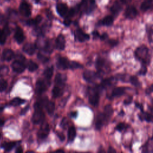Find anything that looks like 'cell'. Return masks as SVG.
Masks as SVG:
<instances>
[{"label":"cell","mask_w":153,"mask_h":153,"mask_svg":"<svg viewBox=\"0 0 153 153\" xmlns=\"http://www.w3.org/2000/svg\"><path fill=\"white\" fill-rule=\"evenodd\" d=\"M42 17L40 15H38L36 17H35L33 19H29L26 21V25L28 26H36L38 25L42 20Z\"/></svg>","instance_id":"25"},{"label":"cell","mask_w":153,"mask_h":153,"mask_svg":"<svg viewBox=\"0 0 153 153\" xmlns=\"http://www.w3.org/2000/svg\"><path fill=\"white\" fill-rule=\"evenodd\" d=\"M131 0H121V1L124 3V4H127L128 2H130Z\"/></svg>","instance_id":"53"},{"label":"cell","mask_w":153,"mask_h":153,"mask_svg":"<svg viewBox=\"0 0 153 153\" xmlns=\"http://www.w3.org/2000/svg\"><path fill=\"white\" fill-rule=\"evenodd\" d=\"M63 94V87L55 85L52 90V94L53 97H58L62 95Z\"/></svg>","instance_id":"29"},{"label":"cell","mask_w":153,"mask_h":153,"mask_svg":"<svg viewBox=\"0 0 153 153\" xmlns=\"http://www.w3.org/2000/svg\"><path fill=\"white\" fill-rule=\"evenodd\" d=\"M19 12L24 17H29L31 15V7L26 1H22L19 5Z\"/></svg>","instance_id":"5"},{"label":"cell","mask_w":153,"mask_h":153,"mask_svg":"<svg viewBox=\"0 0 153 153\" xmlns=\"http://www.w3.org/2000/svg\"><path fill=\"white\" fill-rule=\"evenodd\" d=\"M97 76H98V74L92 71L87 70L83 73V77L84 79L87 82H93L96 79Z\"/></svg>","instance_id":"12"},{"label":"cell","mask_w":153,"mask_h":153,"mask_svg":"<svg viewBox=\"0 0 153 153\" xmlns=\"http://www.w3.org/2000/svg\"><path fill=\"white\" fill-rule=\"evenodd\" d=\"M142 152H153V136L149 138L144 144L142 148Z\"/></svg>","instance_id":"20"},{"label":"cell","mask_w":153,"mask_h":153,"mask_svg":"<svg viewBox=\"0 0 153 153\" xmlns=\"http://www.w3.org/2000/svg\"><path fill=\"white\" fill-rule=\"evenodd\" d=\"M153 7V0H143L140 8L143 11H146Z\"/></svg>","instance_id":"26"},{"label":"cell","mask_w":153,"mask_h":153,"mask_svg":"<svg viewBox=\"0 0 153 153\" xmlns=\"http://www.w3.org/2000/svg\"><path fill=\"white\" fill-rule=\"evenodd\" d=\"M109 120V118L106 117L104 112L99 113L96 117V120L95 123V126L96 129L100 130L103 125Z\"/></svg>","instance_id":"7"},{"label":"cell","mask_w":153,"mask_h":153,"mask_svg":"<svg viewBox=\"0 0 153 153\" xmlns=\"http://www.w3.org/2000/svg\"><path fill=\"white\" fill-rule=\"evenodd\" d=\"M17 57L18 58L12 63L11 67L14 72L17 73H22L25 71L26 68V65L24 63L25 58L23 56H20V57Z\"/></svg>","instance_id":"4"},{"label":"cell","mask_w":153,"mask_h":153,"mask_svg":"<svg viewBox=\"0 0 153 153\" xmlns=\"http://www.w3.org/2000/svg\"><path fill=\"white\" fill-rule=\"evenodd\" d=\"M132 101V98L131 97H128L127 99H125L124 101V104L125 105H128L130 104Z\"/></svg>","instance_id":"45"},{"label":"cell","mask_w":153,"mask_h":153,"mask_svg":"<svg viewBox=\"0 0 153 153\" xmlns=\"http://www.w3.org/2000/svg\"><path fill=\"white\" fill-rule=\"evenodd\" d=\"M57 152H63V150H61V149H59V150H56Z\"/></svg>","instance_id":"56"},{"label":"cell","mask_w":153,"mask_h":153,"mask_svg":"<svg viewBox=\"0 0 153 153\" xmlns=\"http://www.w3.org/2000/svg\"><path fill=\"white\" fill-rule=\"evenodd\" d=\"M146 92L147 94H150L151 93L153 92V84L151 85L149 87L147 88V89L146 90Z\"/></svg>","instance_id":"44"},{"label":"cell","mask_w":153,"mask_h":153,"mask_svg":"<svg viewBox=\"0 0 153 153\" xmlns=\"http://www.w3.org/2000/svg\"><path fill=\"white\" fill-rule=\"evenodd\" d=\"M139 118L142 121H145L148 123H153V114L145 112L143 110L139 114Z\"/></svg>","instance_id":"16"},{"label":"cell","mask_w":153,"mask_h":153,"mask_svg":"<svg viewBox=\"0 0 153 153\" xmlns=\"http://www.w3.org/2000/svg\"><path fill=\"white\" fill-rule=\"evenodd\" d=\"M121 10H122V7L121 4L117 1L114 2V3L111 7V8H110L111 11L114 15H117L121 11Z\"/></svg>","instance_id":"27"},{"label":"cell","mask_w":153,"mask_h":153,"mask_svg":"<svg viewBox=\"0 0 153 153\" xmlns=\"http://www.w3.org/2000/svg\"><path fill=\"white\" fill-rule=\"evenodd\" d=\"M16 142H7L4 143L2 145V147L7 151H9L11 150L16 145Z\"/></svg>","instance_id":"34"},{"label":"cell","mask_w":153,"mask_h":153,"mask_svg":"<svg viewBox=\"0 0 153 153\" xmlns=\"http://www.w3.org/2000/svg\"><path fill=\"white\" fill-rule=\"evenodd\" d=\"M113 22H114V17L111 16H106L101 21H100V24L101 25L109 26L112 25Z\"/></svg>","instance_id":"28"},{"label":"cell","mask_w":153,"mask_h":153,"mask_svg":"<svg viewBox=\"0 0 153 153\" xmlns=\"http://www.w3.org/2000/svg\"><path fill=\"white\" fill-rule=\"evenodd\" d=\"M104 65H105L104 59L102 58H99L97 59L96 63V66L99 72H100L102 71V68H103Z\"/></svg>","instance_id":"35"},{"label":"cell","mask_w":153,"mask_h":153,"mask_svg":"<svg viewBox=\"0 0 153 153\" xmlns=\"http://www.w3.org/2000/svg\"><path fill=\"white\" fill-rule=\"evenodd\" d=\"M76 136V130L74 126H71L69 128L68 131V140L69 142H72Z\"/></svg>","instance_id":"30"},{"label":"cell","mask_w":153,"mask_h":153,"mask_svg":"<svg viewBox=\"0 0 153 153\" xmlns=\"http://www.w3.org/2000/svg\"><path fill=\"white\" fill-rule=\"evenodd\" d=\"M7 87V82L5 79H0V92L4 91Z\"/></svg>","instance_id":"40"},{"label":"cell","mask_w":153,"mask_h":153,"mask_svg":"<svg viewBox=\"0 0 153 153\" xmlns=\"http://www.w3.org/2000/svg\"><path fill=\"white\" fill-rule=\"evenodd\" d=\"M56 47L58 50H63L65 47V39L62 34L59 35L56 40Z\"/></svg>","instance_id":"18"},{"label":"cell","mask_w":153,"mask_h":153,"mask_svg":"<svg viewBox=\"0 0 153 153\" xmlns=\"http://www.w3.org/2000/svg\"><path fill=\"white\" fill-rule=\"evenodd\" d=\"M14 38H15L16 41L19 44L22 43L25 40V35H24L23 30L19 26H17L16 28L15 32H14Z\"/></svg>","instance_id":"15"},{"label":"cell","mask_w":153,"mask_h":153,"mask_svg":"<svg viewBox=\"0 0 153 153\" xmlns=\"http://www.w3.org/2000/svg\"><path fill=\"white\" fill-rule=\"evenodd\" d=\"M124 15L127 19H133L137 16V11L135 7L133 5H130L126 8Z\"/></svg>","instance_id":"10"},{"label":"cell","mask_w":153,"mask_h":153,"mask_svg":"<svg viewBox=\"0 0 153 153\" xmlns=\"http://www.w3.org/2000/svg\"><path fill=\"white\" fill-rule=\"evenodd\" d=\"M72 21L71 19L70 18H68V17H65V20L63 21V24L66 26H69L71 23Z\"/></svg>","instance_id":"43"},{"label":"cell","mask_w":153,"mask_h":153,"mask_svg":"<svg viewBox=\"0 0 153 153\" xmlns=\"http://www.w3.org/2000/svg\"><path fill=\"white\" fill-rule=\"evenodd\" d=\"M109 44H110L112 46H114V45H117V44H118V41H116V40H115V39H111V40H110V41H109Z\"/></svg>","instance_id":"46"},{"label":"cell","mask_w":153,"mask_h":153,"mask_svg":"<svg viewBox=\"0 0 153 153\" xmlns=\"http://www.w3.org/2000/svg\"><path fill=\"white\" fill-rule=\"evenodd\" d=\"M70 63L71 62H69L66 57H59L57 60V66L59 69H66L70 68Z\"/></svg>","instance_id":"13"},{"label":"cell","mask_w":153,"mask_h":153,"mask_svg":"<svg viewBox=\"0 0 153 153\" xmlns=\"http://www.w3.org/2000/svg\"><path fill=\"white\" fill-rule=\"evenodd\" d=\"M1 133H0V138H1Z\"/></svg>","instance_id":"57"},{"label":"cell","mask_w":153,"mask_h":153,"mask_svg":"<svg viewBox=\"0 0 153 153\" xmlns=\"http://www.w3.org/2000/svg\"><path fill=\"white\" fill-rule=\"evenodd\" d=\"M53 74V67H49L47 68L44 72V75L45 78L47 79V81H48L51 79Z\"/></svg>","instance_id":"31"},{"label":"cell","mask_w":153,"mask_h":153,"mask_svg":"<svg viewBox=\"0 0 153 153\" xmlns=\"http://www.w3.org/2000/svg\"><path fill=\"white\" fill-rule=\"evenodd\" d=\"M71 115L72 117H76L77 116V112H72L71 113Z\"/></svg>","instance_id":"51"},{"label":"cell","mask_w":153,"mask_h":153,"mask_svg":"<svg viewBox=\"0 0 153 153\" xmlns=\"http://www.w3.org/2000/svg\"><path fill=\"white\" fill-rule=\"evenodd\" d=\"M7 1H10V0H7Z\"/></svg>","instance_id":"58"},{"label":"cell","mask_w":153,"mask_h":153,"mask_svg":"<svg viewBox=\"0 0 153 153\" xmlns=\"http://www.w3.org/2000/svg\"><path fill=\"white\" fill-rule=\"evenodd\" d=\"M99 93L100 91L96 87L92 88V90L90 91L88 97L89 102L91 105L96 106L99 104L100 99Z\"/></svg>","instance_id":"6"},{"label":"cell","mask_w":153,"mask_h":153,"mask_svg":"<svg viewBox=\"0 0 153 153\" xmlns=\"http://www.w3.org/2000/svg\"><path fill=\"white\" fill-rule=\"evenodd\" d=\"M56 9L57 14L62 17H65L69 11V8L68 5L62 2L57 3L56 5Z\"/></svg>","instance_id":"9"},{"label":"cell","mask_w":153,"mask_h":153,"mask_svg":"<svg viewBox=\"0 0 153 153\" xmlns=\"http://www.w3.org/2000/svg\"><path fill=\"white\" fill-rule=\"evenodd\" d=\"M134 54L135 57L139 61L142 62L143 65H146L149 63L150 57L149 50L146 46L142 45L137 47L134 51Z\"/></svg>","instance_id":"1"},{"label":"cell","mask_w":153,"mask_h":153,"mask_svg":"<svg viewBox=\"0 0 153 153\" xmlns=\"http://www.w3.org/2000/svg\"><path fill=\"white\" fill-rule=\"evenodd\" d=\"M113 79H114V78H106V79H103L102 81L101 84H100V86L102 87L103 89H105V88L109 87L112 84Z\"/></svg>","instance_id":"32"},{"label":"cell","mask_w":153,"mask_h":153,"mask_svg":"<svg viewBox=\"0 0 153 153\" xmlns=\"http://www.w3.org/2000/svg\"><path fill=\"white\" fill-rule=\"evenodd\" d=\"M108 152H116V151L114 148L110 147L108 149Z\"/></svg>","instance_id":"52"},{"label":"cell","mask_w":153,"mask_h":153,"mask_svg":"<svg viewBox=\"0 0 153 153\" xmlns=\"http://www.w3.org/2000/svg\"><path fill=\"white\" fill-rule=\"evenodd\" d=\"M146 71H147V68H146V66L145 65H143L142 66V68H140V71L139 72V74L143 75H145L146 73Z\"/></svg>","instance_id":"42"},{"label":"cell","mask_w":153,"mask_h":153,"mask_svg":"<svg viewBox=\"0 0 153 153\" xmlns=\"http://www.w3.org/2000/svg\"><path fill=\"white\" fill-rule=\"evenodd\" d=\"M42 105L40 102H36L34 105V112L32 118V122L35 124L43 123L45 115L42 111Z\"/></svg>","instance_id":"3"},{"label":"cell","mask_w":153,"mask_h":153,"mask_svg":"<svg viewBox=\"0 0 153 153\" xmlns=\"http://www.w3.org/2000/svg\"><path fill=\"white\" fill-rule=\"evenodd\" d=\"M27 68L30 72H33L38 68V65L32 60H29L27 63Z\"/></svg>","instance_id":"33"},{"label":"cell","mask_w":153,"mask_h":153,"mask_svg":"<svg viewBox=\"0 0 153 153\" xmlns=\"http://www.w3.org/2000/svg\"><path fill=\"white\" fill-rule=\"evenodd\" d=\"M107 37H108V35H107L106 33H103L102 35L100 36V38L101 39H106Z\"/></svg>","instance_id":"47"},{"label":"cell","mask_w":153,"mask_h":153,"mask_svg":"<svg viewBox=\"0 0 153 153\" xmlns=\"http://www.w3.org/2000/svg\"><path fill=\"white\" fill-rule=\"evenodd\" d=\"M149 108L151 112H152V114H153V99H152V100H151V106H149Z\"/></svg>","instance_id":"49"},{"label":"cell","mask_w":153,"mask_h":153,"mask_svg":"<svg viewBox=\"0 0 153 153\" xmlns=\"http://www.w3.org/2000/svg\"><path fill=\"white\" fill-rule=\"evenodd\" d=\"M14 56V53L13 50L10 49H5L2 52V59L6 61L11 60Z\"/></svg>","instance_id":"23"},{"label":"cell","mask_w":153,"mask_h":153,"mask_svg":"<svg viewBox=\"0 0 153 153\" xmlns=\"http://www.w3.org/2000/svg\"><path fill=\"white\" fill-rule=\"evenodd\" d=\"M25 102V100L22 99L19 97H16L14 99H13V100H11V101L10 102V104L13 106H19L22 103H23Z\"/></svg>","instance_id":"38"},{"label":"cell","mask_w":153,"mask_h":153,"mask_svg":"<svg viewBox=\"0 0 153 153\" xmlns=\"http://www.w3.org/2000/svg\"><path fill=\"white\" fill-rule=\"evenodd\" d=\"M75 36L78 41L80 42H84L88 40L90 38L89 35L84 32L81 29H78L75 32Z\"/></svg>","instance_id":"17"},{"label":"cell","mask_w":153,"mask_h":153,"mask_svg":"<svg viewBox=\"0 0 153 153\" xmlns=\"http://www.w3.org/2000/svg\"><path fill=\"white\" fill-rule=\"evenodd\" d=\"M50 127L48 123H42V125L38 131V136L39 139H45L49 134Z\"/></svg>","instance_id":"8"},{"label":"cell","mask_w":153,"mask_h":153,"mask_svg":"<svg viewBox=\"0 0 153 153\" xmlns=\"http://www.w3.org/2000/svg\"><path fill=\"white\" fill-rule=\"evenodd\" d=\"M10 33V29L7 26H5L3 29H0V44H4L5 43L7 36Z\"/></svg>","instance_id":"21"},{"label":"cell","mask_w":153,"mask_h":153,"mask_svg":"<svg viewBox=\"0 0 153 153\" xmlns=\"http://www.w3.org/2000/svg\"><path fill=\"white\" fill-rule=\"evenodd\" d=\"M125 91H126V88L123 87H115L112 91V93L111 94V98L120 97L122 96L123 94H124Z\"/></svg>","instance_id":"19"},{"label":"cell","mask_w":153,"mask_h":153,"mask_svg":"<svg viewBox=\"0 0 153 153\" xmlns=\"http://www.w3.org/2000/svg\"><path fill=\"white\" fill-rule=\"evenodd\" d=\"M41 0H34V1H35V3H36V4H38L39 2V1H40Z\"/></svg>","instance_id":"55"},{"label":"cell","mask_w":153,"mask_h":153,"mask_svg":"<svg viewBox=\"0 0 153 153\" xmlns=\"http://www.w3.org/2000/svg\"><path fill=\"white\" fill-rule=\"evenodd\" d=\"M16 152H17V153L22 152H23V149H22V148L21 146H19V147H17V149H16Z\"/></svg>","instance_id":"48"},{"label":"cell","mask_w":153,"mask_h":153,"mask_svg":"<svg viewBox=\"0 0 153 153\" xmlns=\"http://www.w3.org/2000/svg\"><path fill=\"white\" fill-rule=\"evenodd\" d=\"M82 66L76 62H71V63H70V68L71 69H76V68H81Z\"/></svg>","instance_id":"41"},{"label":"cell","mask_w":153,"mask_h":153,"mask_svg":"<svg viewBox=\"0 0 153 153\" xmlns=\"http://www.w3.org/2000/svg\"><path fill=\"white\" fill-rule=\"evenodd\" d=\"M23 51L29 55H32L34 54L36 50V45L31 43H26L23 47Z\"/></svg>","instance_id":"22"},{"label":"cell","mask_w":153,"mask_h":153,"mask_svg":"<svg viewBox=\"0 0 153 153\" xmlns=\"http://www.w3.org/2000/svg\"><path fill=\"white\" fill-rule=\"evenodd\" d=\"M129 82L133 85L135 87H139L140 85V83L137 78V76H131L129 78Z\"/></svg>","instance_id":"37"},{"label":"cell","mask_w":153,"mask_h":153,"mask_svg":"<svg viewBox=\"0 0 153 153\" xmlns=\"http://www.w3.org/2000/svg\"><path fill=\"white\" fill-rule=\"evenodd\" d=\"M128 125L127 124H125L124 123H119L115 128L116 130H118L119 131H122L123 130H124L128 127Z\"/></svg>","instance_id":"39"},{"label":"cell","mask_w":153,"mask_h":153,"mask_svg":"<svg viewBox=\"0 0 153 153\" xmlns=\"http://www.w3.org/2000/svg\"><path fill=\"white\" fill-rule=\"evenodd\" d=\"M65 79L66 77L65 76H64L62 74H58L56 76V78L54 79V81H55V84L56 85L62 87L63 88L64 84H65Z\"/></svg>","instance_id":"24"},{"label":"cell","mask_w":153,"mask_h":153,"mask_svg":"<svg viewBox=\"0 0 153 153\" xmlns=\"http://www.w3.org/2000/svg\"><path fill=\"white\" fill-rule=\"evenodd\" d=\"M47 87V85L46 84V82H45V81L43 79H39L36 82L35 92L37 94H40L46 90Z\"/></svg>","instance_id":"11"},{"label":"cell","mask_w":153,"mask_h":153,"mask_svg":"<svg viewBox=\"0 0 153 153\" xmlns=\"http://www.w3.org/2000/svg\"><path fill=\"white\" fill-rule=\"evenodd\" d=\"M4 121L0 118V127L4 125Z\"/></svg>","instance_id":"54"},{"label":"cell","mask_w":153,"mask_h":153,"mask_svg":"<svg viewBox=\"0 0 153 153\" xmlns=\"http://www.w3.org/2000/svg\"><path fill=\"white\" fill-rule=\"evenodd\" d=\"M93 35L95 36V37H97V36H100V35H99V32H97V31H94L93 32Z\"/></svg>","instance_id":"50"},{"label":"cell","mask_w":153,"mask_h":153,"mask_svg":"<svg viewBox=\"0 0 153 153\" xmlns=\"http://www.w3.org/2000/svg\"><path fill=\"white\" fill-rule=\"evenodd\" d=\"M104 113L109 119L113 113V109L110 105H107L104 108Z\"/></svg>","instance_id":"36"},{"label":"cell","mask_w":153,"mask_h":153,"mask_svg":"<svg viewBox=\"0 0 153 153\" xmlns=\"http://www.w3.org/2000/svg\"><path fill=\"white\" fill-rule=\"evenodd\" d=\"M40 103L42 104V106H44L49 114H51L54 112L55 108V104L54 103V102L49 101L46 98V99H42Z\"/></svg>","instance_id":"14"},{"label":"cell","mask_w":153,"mask_h":153,"mask_svg":"<svg viewBox=\"0 0 153 153\" xmlns=\"http://www.w3.org/2000/svg\"><path fill=\"white\" fill-rule=\"evenodd\" d=\"M95 0H81L80 4L76 7L77 11H81L86 14H91L96 8Z\"/></svg>","instance_id":"2"}]
</instances>
